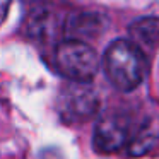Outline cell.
I'll return each instance as SVG.
<instances>
[{"label":"cell","mask_w":159,"mask_h":159,"mask_svg":"<svg viewBox=\"0 0 159 159\" xmlns=\"http://www.w3.org/2000/svg\"><path fill=\"white\" fill-rule=\"evenodd\" d=\"M130 38L135 43L145 46H159V19L157 17H144L132 22L128 26Z\"/></svg>","instance_id":"7"},{"label":"cell","mask_w":159,"mask_h":159,"mask_svg":"<svg viewBox=\"0 0 159 159\" xmlns=\"http://www.w3.org/2000/svg\"><path fill=\"white\" fill-rule=\"evenodd\" d=\"M55 67L65 79L89 82L99 69V57L89 43L82 39H65L55 50Z\"/></svg>","instance_id":"2"},{"label":"cell","mask_w":159,"mask_h":159,"mask_svg":"<svg viewBox=\"0 0 159 159\" xmlns=\"http://www.w3.org/2000/svg\"><path fill=\"white\" fill-rule=\"evenodd\" d=\"M159 142V120L157 118H151V120L144 121L140 128L130 137V142L127 145V151L130 156L139 157L154 149Z\"/></svg>","instance_id":"5"},{"label":"cell","mask_w":159,"mask_h":159,"mask_svg":"<svg viewBox=\"0 0 159 159\" xmlns=\"http://www.w3.org/2000/svg\"><path fill=\"white\" fill-rule=\"evenodd\" d=\"M11 2H12V0H0V24H2V22L5 21V17H7Z\"/></svg>","instance_id":"8"},{"label":"cell","mask_w":159,"mask_h":159,"mask_svg":"<svg viewBox=\"0 0 159 159\" xmlns=\"http://www.w3.org/2000/svg\"><path fill=\"white\" fill-rule=\"evenodd\" d=\"M130 142V125L127 116L110 113L99 118L94 127L93 144L98 152L110 154L116 152L121 147H127Z\"/></svg>","instance_id":"4"},{"label":"cell","mask_w":159,"mask_h":159,"mask_svg":"<svg viewBox=\"0 0 159 159\" xmlns=\"http://www.w3.org/2000/svg\"><path fill=\"white\" fill-rule=\"evenodd\" d=\"M106 28V19L99 14H75L70 16L67 21V31L72 36L79 38H91L98 36ZM77 38V39H79Z\"/></svg>","instance_id":"6"},{"label":"cell","mask_w":159,"mask_h":159,"mask_svg":"<svg viewBox=\"0 0 159 159\" xmlns=\"http://www.w3.org/2000/svg\"><path fill=\"white\" fill-rule=\"evenodd\" d=\"M99 108L94 89L87 82H74L67 84L62 89L58 98V111L63 121L67 123H80L93 116Z\"/></svg>","instance_id":"3"},{"label":"cell","mask_w":159,"mask_h":159,"mask_svg":"<svg viewBox=\"0 0 159 159\" xmlns=\"http://www.w3.org/2000/svg\"><path fill=\"white\" fill-rule=\"evenodd\" d=\"M103 69L111 86L128 93L142 84L147 75L149 63L135 41L116 39L104 52Z\"/></svg>","instance_id":"1"}]
</instances>
